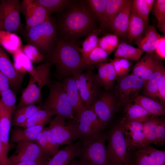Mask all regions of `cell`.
Listing matches in <instances>:
<instances>
[{"label":"cell","mask_w":165,"mask_h":165,"mask_svg":"<svg viewBox=\"0 0 165 165\" xmlns=\"http://www.w3.org/2000/svg\"><path fill=\"white\" fill-rule=\"evenodd\" d=\"M20 12L26 22V30L39 24L50 17L45 9L35 0H24L20 3Z\"/></svg>","instance_id":"e0dca14e"},{"label":"cell","mask_w":165,"mask_h":165,"mask_svg":"<svg viewBox=\"0 0 165 165\" xmlns=\"http://www.w3.org/2000/svg\"><path fill=\"white\" fill-rule=\"evenodd\" d=\"M154 51L157 57L161 61L165 59V36H161Z\"/></svg>","instance_id":"681fc988"},{"label":"cell","mask_w":165,"mask_h":165,"mask_svg":"<svg viewBox=\"0 0 165 165\" xmlns=\"http://www.w3.org/2000/svg\"><path fill=\"white\" fill-rule=\"evenodd\" d=\"M156 55L154 53H146L134 67L131 74L147 81L152 76L155 70Z\"/></svg>","instance_id":"603a6c76"},{"label":"cell","mask_w":165,"mask_h":165,"mask_svg":"<svg viewBox=\"0 0 165 165\" xmlns=\"http://www.w3.org/2000/svg\"><path fill=\"white\" fill-rule=\"evenodd\" d=\"M161 35L153 25H148L144 33L135 40L138 48L146 53H152L158 43Z\"/></svg>","instance_id":"484cf974"},{"label":"cell","mask_w":165,"mask_h":165,"mask_svg":"<svg viewBox=\"0 0 165 165\" xmlns=\"http://www.w3.org/2000/svg\"><path fill=\"white\" fill-rule=\"evenodd\" d=\"M68 165H89L88 163L78 159L75 158Z\"/></svg>","instance_id":"6f0895ef"},{"label":"cell","mask_w":165,"mask_h":165,"mask_svg":"<svg viewBox=\"0 0 165 165\" xmlns=\"http://www.w3.org/2000/svg\"><path fill=\"white\" fill-rule=\"evenodd\" d=\"M90 107L94 110L105 128L118 108L115 97L109 93L101 95Z\"/></svg>","instance_id":"9a60e30c"},{"label":"cell","mask_w":165,"mask_h":165,"mask_svg":"<svg viewBox=\"0 0 165 165\" xmlns=\"http://www.w3.org/2000/svg\"><path fill=\"white\" fill-rule=\"evenodd\" d=\"M124 165H135L133 160H132L130 162Z\"/></svg>","instance_id":"91938a15"},{"label":"cell","mask_w":165,"mask_h":165,"mask_svg":"<svg viewBox=\"0 0 165 165\" xmlns=\"http://www.w3.org/2000/svg\"><path fill=\"white\" fill-rule=\"evenodd\" d=\"M148 25L131 6L127 35L129 42H131L140 36Z\"/></svg>","instance_id":"83f0119b"},{"label":"cell","mask_w":165,"mask_h":165,"mask_svg":"<svg viewBox=\"0 0 165 165\" xmlns=\"http://www.w3.org/2000/svg\"><path fill=\"white\" fill-rule=\"evenodd\" d=\"M0 46L12 54L23 47L21 38L15 33L1 30L0 31Z\"/></svg>","instance_id":"4dcf8cb0"},{"label":"cell","mask_w":165,"mask_h":165,"mask_svg":"<svg viewBox=\"0 0 165 165\" xmlns=\"http://www.w3.org/2000/svg\"><path fill=\"white\" fill-rule=\"evenodd\" d=\"M22 50L32 64L44 61L45 57L34 45L28 43L23 47Z\"/></svg>","instance_id":"ee69618b"},{"label":"cell","mask_w":165,"mask_h":165,"mask_svg":"<svg viewBox=\"0 0 165 165\" xmlns=\"http://www.w3.org/2000/svg\"><path fill=\"white\" fill-rule=\"evenodd\" d=\"M135 165H165V151L150 145L134 151Z\"/></svg>","instance_id":"ac0fdd59"},{"label":"cell","mask_w":165,"mask_h":165,"mask_svg":"<svg viewBox=\"0 0 165 165\" xmlns=\"http://www.w3.org/2000/svg\"><path fill=\"white\" fill-rule=\"evenodd\" d=\"M62 83L74 114L77 119L86 108L82 101L74 77L65 78Z\"/></svg>","instance_id":"d6986e66"},{"label":"cell","mask_w":165,"mask_h":165,"mask_svg":"<svg viewBox=\"0 0 165 165\" xmlns=\"http://www.w3.org/2000/svg\"><path fill=\"white\" fill-rule=\"evenodd\" d=\"M146 82L131 74L119 78L116 86L115 97L118 108L134 102Z\"/></svg>","instance_id":"ba28073f"},{"label":"cell","mask_w":165,"mask_h":165,"mask_svg":"<svg viewBox=\"0 0 165 165\" xmlns=\"http://www.w3.org/2000/svg\"><path fill=\"white\" fill-rule=\"evenodd\" d=\"M165 68L161 61L156 56L155 72L152 77L146 81L143 88L145 96L157 101V91L160 83Z\"/></svg>","instance_id":"4316f807"},{"label":"cell","mask_w":165,"mask_h":165,"mask_svg":"<svg viewBox=\"0 0 165 165\" xmlns=\"http://www.w3.org/2000/svg\"><path fill=\"white\" fill-rule=\"evenodd\" d=\"M0 94V101L3 106L13 114L16 101V97L12 89L9 88L1 92Z\"/></svg>","instance_id":"f6af8a7d"},{"label":"cell","mask_w":165,"mask_h":165,"mask_svg":"<svg viewBox=\"0 0 165 165\" xmlns=\"http://www.w3.org/2000/svg\"><path fill=\"white\" fill-rule=\"evenodd\" d=\"M157 97L161 102L165 104V73L163 75L159 84L158 91Z\"/></svg>","instance_id":"f907efd6"},{"label":"cell","mask_w":165,"mask_h":165,"mask_svg":"<svg viewBox=\"0 0 165 165\" xmlns=\"http://www.w3.org/2000/svg\"><path fill=\"white\" fill-rule=\"evenodd\" d=\"M54 115V113L50 110L41 109L28 119L20 127L25 128L39 125L45 126L49 123L52 117Z\"/></svg>","instance_id":"74e56055"},{"label":"cell","mask_w":165,"mask_h":165,"mask_svg":"<svg viewBox=\"0 0 165 165\" xmlns=\"http://www.w3.org/2000/svg\"><path fill=\"white\" fill-rule=\"evenodd\" d=\"M77 130L79 139L83 140L97 137L105 129L102 123L93 109L86 108L76 119Z\"/></svg>","instance_id":"8fae6325"},{"label":"cell","mask_w":165,"mask_h":165,"mask_svg":"<svg viewBox=\"0 0 165 165\" xmlns=\"http://www.w3.org/2000/svg\"><path fill=\"white\" fill-rule=\"evenodd\" d=\"M7 159L4 156L2 143L0 139V165H7Z\"/></svg>","instance_id":"9f6ffc18"},{"label":"cell","mask_w":165,"mask_h":165,"mask_svg":"<svg viewBox=\"0 0 165 165\" xmlns=\"http://www.w3.org/2000/svg\"><path fill=\"white\" fill-rule=\"evenodd\" d=\"M0 70L8 79L10 86L15 89L19 87L25 75L16 70L8 54L0 46Z\"/></svg>","instance_id":"ffe728a7"},{"label":"cell","mask_w":165,"mask_h":165,"mask_svg":"<svg viewBox=\"0 0 165 165\" xmlns=\"http://www.w3.org/2000/svg\"><path fill=\"white\" fill-rule=\"evenodd\" d=\"M96 65L98 71L96 75L100 85L107 90L112 88L117 77L112 63L103 62Z\"/></svg>","instance_id":"f1b7e54d"},{"label":"cell","mask_w":165,"mask_h":165,"mask_svg":"<svg viewBox=\"0 0 165 165\" xmlns=\"http://www.w3.org/2000/svg\"><path fill=\"white\" fill-rule=\"evenodd\" d=\"M119 121L129 152L149 145L145 136L143 123L129 120L124 117Z\"/></svg>","instance_id":"4fadbf2b"},{"label":"cell","mask_w":165,"mask_h":165,"mask_svg":"<svg viewBox=\"0 0 165 165\" xmlns=\"http://www.w3.org/2000/svg\"><path fill=\"white\" fill-rule=\"evenodd\" d=\"M108 55L106 51L97 46L90 52L85 61L86 68L92 69L93 65L105 62Z\"/></svg>","instance_id":"ab89813d"},{"label":"cell","mask_w":165,"mask_h":165,"mask_svg":"<svg viewBox=\"0 0 165 165\" xmlns=\"http://www.w3.org/2000/svg\"><path fill=\"white\" fill-rule=\"evenodd\" d=\"M20 2L18 0L0 1V29L15 33L22 28L20 13Z\"/></svg>","instance_id":"7c38bea8"},{"label":"cell","mask_w":165,"mask_h":165,"mask_svg":"<svg viewBox=\"0 0 165 165\" xmlns=\"http://www.w3.org/2000/svg\"><path fill=\"white\" fill-rule=\"evenodd\" d=\"M10 86L7 78L0 70V93Z\"/></svg>","instance_id":"f5cc1de1"},{"label":"cell","mask_w":165,"mask_h":165,"mask_svg":"<svg viewBox=\"0 0 165 165\" xmlns=\"http://www.w3.org/2000/svg\"><path fill=\"white\" fill-rule=\"evenodd\" d=\"M145 1L150 11H151L154 4L155 0H145Z\"/></svg>","instance_id":"680465c9"},{"label":"cell","mask_w":165,"mask_h":165,"mask_svg":"<svg viewBox=\"0 0 165 165\" xmlns=\"http://www.w3.org/2000/svg\"><path fill=\"white\" fill-rule=\"evenodd\" d=\"M44 126L37 125L27 127H16L11 130L9 142L17 144L24 142H35Z\"/></svg>","instance_id":"d4e9b609"},{"label":"cell","mask_w":165,"mask_h":165,"mask_svg":"<svg viewBox=\"0 0 165 165\" xmlns=\"http://www.w3.org/2000/svg\"><path fill=\"white\" fill-rule=\"evenodd\" d=\"M12 55L14 60L13 66L17 71L25 74L27 72L30 75H33L34 74L35 67L23 52L22 49Z\"/></svg>","instance_id":"836d02e7"},{"label":"cell","mask_w":165,"mask_h":165,"mask_svg":"<svg viewBox=\"0 0 165 165\" xmlns=\"http://www.w3.org/2000/svg\"><path fill=\"white\" fill-rule=\"evenodd\" d=\"M132 0H127L112 21L110 28L117 35H127Z\"/></svg>","instance_id":"cb8c5ba5"},{"label":"cell","mask_w":165,"mask_h":165,"mask_svg":"<svg viewBox=\"0 0 165 165\" xmlns=\"http://www.w3.org/2000/svg\"><path fill=\"white\" fill-rule=\"evenodd\" d=\"M131 6L136 13L148 24L149 15L150 11L145 0L132 1Z\"/></svg>","instance_id":"bcb514c9"},{"label":"cell","mask_w":165,"mask_h":165,"mask_svg":"<svg viewBox=\"0 0 165 165\" xmlns=\"http://www.w3.org/2000/svg\"><path fill=\"white\" fill-rule=\"evenodd\" d=\"M82 141L78 159L89 165H112L107 153L105 133Z\"/></svg>","instance_id":"5b68a950"},{"label":"cell","mask_w":165,"mask_h":165,"mask_svg":"<svg viewBox=\"0 0 165 165\" xmlns=\"http://www.w3.org/2000/svg\"><path fill=\"white\" fill-rule=\"evenodd\" d=\"M48 160H44L35 162H19L7 163V165H46Z\"/></svg>","instance_id":"816d5d0a"},{"label":"cell","mask_w":165,"mask_h":165,"mask_svg":"<svg viewBox=\"0 0 165 165\" xmlns=\"http://www.w3.org/2000/svg\"><path fill=\"white\" fill-rule=\"evenodd\" d=\"M44 129L51 151L52 156H53L60 150V145L54 139L48 126L44 127Z\"/></svg>","instance_id":"c3c4849f"},{"label":"cell","mask_w":165,"mask_h":165,"mask_svg":"<svg viewBox=\"0 0 165 165\" xmlns=\"http://www.w3.org/2000/svg\"><path fill=\"white\" fill-rule=\"evenodd\" d=\"M48 86L49 94L43 106V109L50 110L55 115L61 117L66 120L76 119L62 82L50 83Z\"/></svg>","instance_id":"52a82bcc"},{"label":"cell","mask_w":165,"mask_h":165,"mask_svg":"<svg viewBox=\"0 0 165 165\" xmlns=\"http://www.w3.org/2000/svg\"><path fill=\"white\" fill-rule=\"evenodd\" d=\"M111 62L113 66L116 76H123L119 58L115 57L113 59L111 60Z\"/></svg>","instance_id":"db71d44e"},{"label":"cell","mask_w":165,"mask_h":165,"mask_svg":"<svg viewBox=\"0 0 165 165\" xmlns=\"http://www.w3.org/2000/svg\"><path fill=\"white\" fill-rule=\"evenodd\" d=\"M35 142L38 145L44 154L47 156H52L51 151L44 129L39 133Z\"/></svg>","instance_id":"7dc6e473"},{"label":"cell","mask_w":165,"mask_h":165,"mask_svg":"<svg viewBox=\"0 0 165 165\" xmlns=\"http://www.w3.org/2000/svg\"><path fill=\"white\" fill-rule=\"evenodd\" d=\"M68 8L56 26L61 38L73 42L94 29L95 17L83 1H73Z\"/></svg>","instance_id":"6da1fadb"},{"label":"cell","mask_w":165,"mask_h":165,"mask_svg":"<svg viewBox=\"0 0 165 165\" xmlns=\"http://www.w3.org/2000/svg\"><path fill=\"white\" fill-rule=\"evenodd\" d=\"M66 120L61 117L55 116L49 123L48 127L60 146L71 145L74 140L79 139L76 119H69L67 122Z\"/></svg>","instance_id":"30bf717a"},{"label":"cell","mask_w":165,"mask_h":165,"mask_svg":"<svg viewBox=\"0 0 165 165\" xmlns=\"http://www.w3.org/2000/svg\"><path fill=\"white\" fill-rule=\"evenodd\" d=\"M143 52L138 48H135L125 42H122L118 45L114 56L116 58L138 61Z\"/></svg>","instance_id":"e575fe53"},{"label":"cell","mask_w":165,"mask_h":165,"mask_svg":"<svg viewBox=\"0 0 165 165\" xmlns=\"http://www.w3.org/2000/svg\"><path fill=\"white\" fill-rule=\"evenodd\" d=\"M26 31L28 43L35 46L45 57L47 56L54 48L57 38L55 21L50 17Z\"/></svg>","instance_id":"277c9868"},{"label":"cell","mask_w":165,"mask_h":165,"mask_svg":"<svg viewBox=\"0 0 165 165\" xmlns=\"http://www.w3.org/2000/svg\"><path fill=\"white\" fill-rule=\"evenodd\" d=\"M50 158L35 142H24L16 144L14 152L8 157L7 163L35 162Z\"/></svg>","instance_id":"5bb4252c"},{"label":"cell","mask_w":165,"mask_h":165,"mask_svg":"<svg viewBox=\"0 0 165 165\" xmlns=\"http://www.w3.org/2000/svg\"><path fill=\"white\" fill-rule=\"evenodd\" d=\"M1 31L0 29V31Z\"/></svg>","instance_id":"94428289"},{"label":"cell","mask_w":165,"mask_h":165,"mask_svg":"<svg viewBox=\"0 0 165 165\" xmlns=\"http://www.w3.org/2000/svg\"><path fill=\"white\" fill-rule=\"evenodd\" d=\"M101 31V30L94 29L83 41L82 48L78 47V50L82 54L81 59L86 66L85 62L89 55L98 46V36Z\"/></svg>","instance_id":"8d00e7d4"},{"label":"cell","mask_w":165,"mask_h":165,"mask_svg":"<svg viewBox=\"0 0 165 165\" xmlns=\"http://www.w3.org/2000/svg\"><path fill=\"white\" fill-rule=\"evenodd\" d=\"M134 102L142 107L151 116L161 117L165 115V104L158 101L139 95Z\"/></svg>","instance_id":"f546056e"},{"label":"cell","mask_w":165,"mask_h":165,"mask_svg":"<svg viewBox=\"0 0 165 165\" xmlns=\"http://www.w3.org/2000/svg\"><path fill=\"white\" fill-rule=\"evenodd\" d=\"M143 129L149 145L153 144L159 146L165 143V120L162 116H152L143 123Z\"/></svg>","instance_id":"2e32d148"},{"label":"cell","mask_w":165,"mask_h":165,"mask_svg":"<svg viewBox=\"0 0 165 165\" xmlns=\"http://www.w3.org/2000/svg\"><path fill=\"white\" fill-rule=\"evenodd\" d=\"M123 76L126 75L128 73L130 67V63L129 60L119 58Z\"/></svg>","instance_id":"11a10c76"},{"label":"cell","mask_w":165,"mask_h":165,"mask_svg":"<svg viewBox=\"0 0 165 165\" xmlns=\"http://www.w3.org/2000/svg\"><path fill=\"white\" fill-rule=\"evenodd\" d=\"M82 141L67 145L60 149L47 161L46 165H68L76 157L81 148Z\"/></svg>","instance_id":"44dd1931"},{"label":"cell","mask_w":165,"mask_h":165,"mask_svg":"<svg viewBox=\"0 0 165 165\" xmlns=\"http://www.w3.org/2000/svg\"><path fill=\"white\" fill-rule=\"evenodd\" d=\"M86 3L93 14L100 22L103 20L108 0H88Z\"/></svg>","instance_id":"b9f144b4"},{"label":"cell","mask_w":165,"mask_h":165,"mask_svg":"<svg viewBox=\"0 0 165 165\" xmlns=\"http://www.w3.org/2000/svg\"><path fill=\"white\" fill-rule=\"evenodd\" d=\"M107 149L112 165H124L132 160L119 121L106 133Z\"/></svg>","instance_id":"8992f818"},{"label":"cell","mask_w":165,"mask_h":165,"mask_svg":"<svg viewBox=\"0 0 165 165\" xmlns=\"http://www.w3.org/2000/svg\"><path fill=\"white\" fill-rule=\"evenodd\" d=\"M151 10L157 19L158 27L160 31L165 35V0H155Z\"/></svg>","instance_id":"60d3db41"},{"label":"cell","mask_w":165,"mask_h":165,"mask_svg":"<svg viewBox=\"0 0 165 165\" xmlns=\"http://www.w3.org/2000/svg\"><path fill=\"white\" fill-rule=\"evenodd\" d=\"M13 114L4 107L0 101V139L4 155L6 159L9 149V135Z\"/></svg>","instance_id":"7402d4cb"},{"label":"cell","mask_w":165,"mask_h":165,"mask_svg":"<svg viewBox=\"0 0 165 165\" xmlns=\"http://www.w3.org/2000/svg\"><path fill=\"white\" fill-rule=\"evenodd\" d=\"M41 109V107L35 105H26L18 108L13 114L12 126L20 127L28 119Z\"/></svg>","instance_id":"d6a6232c"},{"label":"cell","mask_w":165,"mask_h":165,"mask_svg":"<svg viewBox=\"0 0 165 165\" xmlns=\"http://www.w3.org/2000/svg\"><path fill=\"white\" fill-rule=\"evenodd\" d=\"M123 108L124 117L129 120L144 123L152 116L141 106L134 102L126 105Z\"/></svg>","instance_id":"1f68e13d"},{"label":"cell","mask_w":165,"mask_h":165,"mask_svg":"<svg viewBox=\"0 0 165 165\" xmlns=\"http://www.w3.org/2000/svg\"><path fill=\"white\" fill-rule=\"evenodd\" d=\"M127 0H108L102 27L109 28L113 20Z\"/></svg>","instance_id":"d590c367"},{"label":"cell","mask_w":165,"mask_h":165,"mask_svg":"<svg viewBox=\"0 0 165 165\" xmlns=\"http://www.w3.org/2000/svg\"><path fill=\"white\" fill-rule=\"evenodd\" d=\"M81 57L73 42L57 38L53 50L46 57L55 66L58 75L65 78L83 72L86 68Z\"/></svg>","instance_id":"7a4b0ae2"},{"label":"cell","mask_w":165,"mask_h":165,"mask_svg":"<svg viewBox=\"0 0 165 165\" xmlns=\"http://www.w3.org/2000/svg\"><path fill=\"white\" fill-rule=\"evenodd\" d=\"M35 2L43 7L49 15L59 12L68 7L73 1L68 0H35Z\"/></svg>","instance_id":"f35d334b"},{"label":"cell","mask_w":165,"mask_h":165,"mask_svg":"<svg viewBox=\"0 0 165 165\" xmlns=\"http://www.w3.org/2000/svg\"><path fill=\"white\" fill-rule=\"evenodd\" d=\"M82 101L86 108L92 105L98 98L100 86L97 75L92 69H88L84 72L73 76Z\"/></svg>","instance_id":"9c48e42d"},{"label":"cell","mask_w":165,"mask_h":165,"mask_svg":"<svg viewBox=\"0 0 165 165\" xmlns=\"http://www.w3.org/2000/svg\"><path fill=\"white\" fill-rule=\"evenodd\" d=\"M51 64L47 61L35 67V73L30 75L28 82L23 91L18 108L35 105L40 101L43 88L50 83Z\"/></svg>","instance_id":"3957f363"},{"label":"cell","mask_w":165,"mask_h":165,"mask_svg":"<svg viewBox=\"0 0 165 165\" xmlns=\"http://www.w3.org/2000/svg\"><path fill=\"white\" fill-rule=\"evenodd\" d=\"M118 38L116 34H108L98 38V46L110 54L117 47Z\"/></svg>","instance_id":"7bdbcfd3"}]
</instances>
